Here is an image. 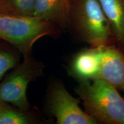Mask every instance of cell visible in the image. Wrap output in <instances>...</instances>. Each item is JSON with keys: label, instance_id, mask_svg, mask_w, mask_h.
Instances as JSON below:
<instances>
[{"label": "cell", "instance_id": "4", "mask_svg": "<svg viewBox=\"0 0 124 124\" xmlns=\"http://www.w3.org/2000/svg\"><path fill=\"white\" fill-rule=\"evenodd\" d=\"M46 66L32 55L24 57L0 82V101L8 102L20 109H31L27 90L31 82L44 75Z\"/></svg>", "mask_w": 124, "mask_h": 124}, {"label": "cell", "instance_id": "3", "mask_svg": "<svg viewBox=\"0 0 124 124\" xmlns=\"http://www.w3.org/2000/svg\"><path fill=\"white\" fill-rule=\"evenodd\" d=\"M78 82L75 88L85 112L99 123L124 124V98L105 80L97 79Z\"/></svg>", "mask_w": 124, "mask_h": 124}, {"label": "cell", "instance_id": "7", "mask_svg": "<svg viewBox=\"0 0 124 124\" xmlns=\"http://www.w3.org/2000/svg\"><path fill=\"white\" fill-rule=\"evenodd\" d=\"M97 79L105 80L118 91H124V52L117 46L102 49Z\"/></svg>", "mask_w": 124, "mask_h": 124}, {"label": "cell", "instance_id": "9", "mask_svg": "<svg viewBox=\"0 0 124 124\" xmlns=\"http://www.w3.org/2000/svg\"><path fill=\"white\" fill-rule=\"evenodd\" d=\"M108 18L116 40L124 52V0H98Z\"/></svg>", "mask_w": 124, "mask_h": 124}, {"label": "cell", "instance_id": "11", "mask_svg": "<svg viewBox=\"0 0 124 124\" xmlns=\"http://www.w3.org/2000/svg\"><path fill=\"white\" fill-rule=\"evenodd\" d=\"M21 55L15 46L0 39V80L20 63Z\"/></svg>", "mask_w": 124, "mask_h": 124}, {"label": "cell", "instance_id": "6", "mask_svg": "<svg viewBox=\"0 0 124 124\" xmlns=\"http://www.w3.org/2000/svg\"><path fill=\"white\" fill-rule=\"evenodd\" d=\"M103 48L90 46L74 54L66 67L69 77L77 82L97 79L100 72Z\"/></svg>", "mask_w": 124, "mask_h": 124}, {"label": "cell", "instance_id": "10", "mask_svg": "<svg viewBox=\"0 0 124 124\" xmlns=\"http://www.w3.org/2000/svg\"><path fill=\"white\" fill-rule=\"evenodd\" d=\"M43 122L31 109L24 110L0 101V124H38Z\"/></svg>", "mask_w": 124, "mask_h": 124}, {"label": "cell", "instance_id": "12", "mask_svg": "<svg viewBox=\"0 0 124 124\" xmlns=\"http://www.w3.org/2000/svg\"><path fill=\"white\" fill-rule=\"evenodd\" d=\"M36 0H0V13L33 16Z\"/></svg>", "mask_w": 124, "mask_h": 124}, {"label": "cell", "instance_id": "8", "mask_svg": "<svg viewBox=\"0 0 124 124\" xmlns=\"http://www.w3.org/2000/svg\"><path fill=\"white\" fill-rule=\"evenodd\" d=\"M70 5L71 0H36L33 16L55 23L64 31Z\"/></svg>", "mask_w": 124, "mask_h": 124}, {"label": "cell", "instance_id": "2", "mask_svg": "<svg viewBox=\"0 0 124 124\" xmlns=\"http://www.w3.org/2000/svg\"><path fill=\"white\" fill-rule=\"evenodd\" d=\"M63 32L58 25L38 17L0 13V39L15 46L24 58L32 55L40 39H57Z\"/></svg>", "mask_w": 124, "mask_h": 124}, {"label": "cell", "instance_id": "5", "mask_svg": "<svg viewBox=\"0 0 124 124\" xmlns=\"http://www.w3.org/2000/svg\"><path fill=\"white\" fill-rule=\"evenodd\" d=\"M80 100L70 94L62 80H50L45 98L46 114L56 119V124H98V122L79 106Z\"/></svg>", "mask_w": 124, "mask_h": 124}, {"label": "cell", "instance_id": "13", "mask_svg": "<svg viewBox=\"0 0 124 124\" xmlns=\"http://www.w3.org/2000/svg\"></svg>", "mask_w": 124, "mask_h": 124}, {"label": "cell", "instance_id": "1", "mask_svg": "<svg viewBox=\"0 0 124 124\" xmlns=\"http://www.w3.org/2000/svg\"><path fill=\"white\" fill-rule=\"evenodd\" d=\"M66 30L74 43H86L92 48L117 46L98 0H71Z\"/></svg>", "mask_w": 124, "mask_h": 124}]
</instances>
